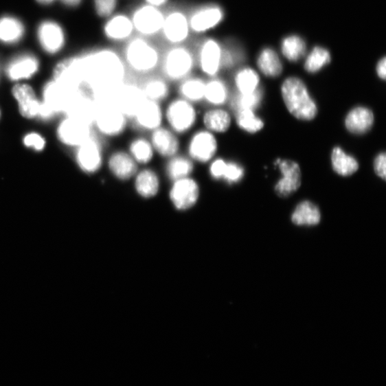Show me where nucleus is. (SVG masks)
<instances>
[{
    "label": "nucleus",
    "instance_id": "obj_1",
    "mask_svg": "<svg viewBox=\"0 0 386 386\" xmlns=\"http://www.w3.org/2000/svg\"><path fill=\"white\" fill-rule=\"evenodd\" d=\"M91 58V75L108 93L111 101L118 87L124 82V64L119 56L111 50L101 51Z\"/></svg>",
    "mask_w": 386,
    "mask_h": 386
},
{
    "label": "nucleus",
    "instance_id": "obj_2",
    "mask_svg": "<svg viewBox=\"0 0 386 386\" xmlns=\"http://www.w3.org/2000/svg\"><path fill=\"white\" fill-rule=\"evenodd\" d=\"M282 91L286 107L294 117L302 120H311L317 116V104L310 97L301 79L294 77L286 79Z\"/></svg>",
    "mask_w": 386,
    "mask_h": 386
},
{
    "label": "nucleus",
    "instance_id": "obj_3",
    "mask_svg": "<svg viewBox=\"0 0 386 386\" xmlns=\"http://www.w3.org/2000/svg\"><path fill=\"white\" fill-rule=\"evenodd\" d=\"M164 117L170 129L180 135L190 131L196 126L198 113L194 104L179 97L168 104Z\"/></svg>",
    "mask_w": 386,
    "mask_h": 386
},
{
    "label": "nucleus",
    "instance_id": "obj_4",
    "mask_svg": "<svg viewBox=\"0 0 386 386\" xmlns=\"http://www.w3.org/2000/svg\"><path fill=\"white\" fill-rule=\"evenodd\" d=\"M126 58L135 71L141 73L152 71L159 62V52L143 39H135L128 44Z\"/></svg>",
    "mask_w": 386,
    "mask_h": 386
},
{
    "label": "nucleus",
    "instance_id": "obj_5",
    "mask_svg": "<svg viewBox=\"0 0 386 386\" xmlns=\"http://www.w3.org/2000/svg\"><path fill=\"white\" fill-rule=\"evenodd\" d=\"M218 151V141L214 133L202 129L193 134L188 146V157L193 162L209 163Z\"/></svg>",
    "mask_w": 386,
    "mask_h": 386
},
{
    "label": "nucleus",
    "instance_id": "obj_6",
    "mask_svg": "<svg viewBox=\"0 0 386 386\" xmlns=\"http://www.w3.org/2000/svg\"><path fill=\"white\" fill-rule=\"evenodd\" d=\"M194 60L186 48L177 47L170 49L163 61V72L172 81H182L192 72Z\"/></svg>",
    "mask_w": 386,
    "mask_h": 386
},
{
    "label": "nucleus",
    "instance_id": "obj_7",
    "mask_svg": "<svg viewBox=\"0 0 386 386\" xmlns=\"http://www.w3.org/2000/svg\"><path fill=\"white\" fill-rule=\"evenodd\" d=\"M201 188L192 177L172 182L169 198L173 206L181 212L195 206L199 200Z\"/></svg>",
    "mask_w": 386,
    "mask_h": 386
},
{
    "label": "nucleus",
    "instance_id": "obj_8",
    "mask_svg": "<svg viewBox=\"0 0 386 386\" xmlns=\"http://www.w3.org/2000/svg\"><path fill=\"white\" fill-rule=\"evenodd\" d=\"M147 100L141 87L122 83L113 95L112 102L129 119H133Z\"/></svg>",
    "mask_w": 386,
    "mask_h": 386
},
{
    "label": "nucleus",
    "instance_id": "obj_9",
    "mask_svg": "<svg viewBox=\"0 0 386 386\" xmlns=\"http://www.w3.org/2000/svg\"><path fill=\"white\" fill-rule=\"evenodd\" d=\"M128 118L111 102H105L97 115V124L104 135L116 137L124 133Z\"/></svg>",
    "mask_w": 386,
    "mask_h": 386
},
{
    "label": "nucleus",
    "instance_id": "obj_10",
    "mask_svg": "<svg viewBox=\"0 0 386 386\" xmlns=\"http://www.w3.org/2000/svg\"><path fill=\"white\" fill-rule=\"evenodd\" d=\"M165 16L159 8L147 5L139 8L133 16L134 29L145 35H152L162 30Z\"/></svg>",
    "mask_w": 386,
    "mask_h": 386
},
{
    "label": "nucleus",
    "instance_id": "obj_11",
    "mask_svg": "<svg viewBox=\"0 0 386 386\" xmlns=\"http://www.w3.org/2000/svg\"><path fill=\"white\" fill-rule=\"evenodd\" d=\"M224 16V11L220 5H205L192 14L189 20L190 29L197 33L205 32L220 25Z\"/></svg>",
    "mask_w": 386,
    "mask_h": 386
},
{
    "label": "nucleus",
    "instance_id": "obj_12",
    "mask_svg": "<svg viewBox=\"0 0 386 386\" xmlns=\"http://www.w3.org/2000/svg\"><path fill=\"white\" fill-rule=\"evenodd\" d=\"M283 174V179H280L275 187L277 195L282 198H286L296 192L302 185V172L296 163L292 161L277 160Z\"/></svg>",
    "mask_w": 386,
    "mask_h": 386
},
{
    "label": "nucleus",
    "instance_id": "obj_13",
    "mask_svg": "<svg viewBox=\"0 0 386 386\" xmlns=\"http://www.w3.org/2000/svg\"><path fill=\"white\" fill-rule=\"evenodd\" d=\"M223 49L216 40L208 39L201 45L199 54V65L203 73L214 77L222 65Z\"/></svg>",
    "mask_w": 386,
    "mask_h": 386
},
{
    "label": "nucleus",
    "instance_id": "obj_14",
    "mask_svg": "<svg viewBox=\"0 0 386 386\" xmlns=\"http://www.w3.org/2000/svg\"><path fill=\"white\" fill-rule=\"evenodd\" d=\"M151 133L150 140L155 153L168 159L179 155L180 141L177 134L162 126Z\"/></svg>",
    "mask_w": 386,
    "mask_h": 386
},
{
    "label": "nucleus",
    "instance_id": "obj_15",
    "mask_svg": "<svg viewBox=\"0 0 386 386\" xmlns=\"http://www.w3.org/2000/svg\"><path fill=\"white\" fill-rule=\"evenodd\" d=\"M109 168L113 177L122 182L133 179L139 170L138 164L128 152L124 150H117L111 155Z\"/></svg>",
    "mask_w": 386,
    "mask_h": 386
},
{
    "label": "nucleus",
    "instance_id": "obj_16",
    "mask_svg": "<svg viewBox=\"0 0 386 386\" xmlns=\"http://www.w3.org/2000/svg\"><path fill=\"white\" fill-rule=\"evenodd\" d=\"M133 119L140 129L152 132L162 126L164 111L159 102L147 100Z\"/></svg>",
    "mask_w": 386,
    "mask_h": 386
},
{
    "label": "nucleus",
    "instance_id": "obj_17",
    "mask_svg": "<svg viewBox=\"0 0 386 386\" xmlns=\"http://www.w3.org/2000/svg\"><path fill=\"white\" fill-rule=\"evenodd\" d=\"M12 94L19 102L21 115L27 119L36 117L40 111V102L32 87L27 84L13 86Z\"/></svg>",
    "mask_w": 386,
    "mask_h": 386
},
{
    "label": "nucleus",
    "instance_id": "obj_18",
    "mask_svg": "<svg viewBox=\"0 0 386 386\" xmlns=\"http://www.w3.org/2000/svg\"><path fill=\"white\" fill-rule=\"evenodd\" d=\"M162 30L169 42L180 43L188 36L189 21L182 12H173L165 17Z\"/></svg>",
    "mask_w": 386,
    "mask_h": 386
},
{
    "label": "nucleus",
    "instance_id": "obj_19",
    "mask_svg": "<svg viewBox=\"0 0 386 386\" xmlns=\"http://www.w3.org/2000/svg\"><path fill=\"white\" fill-rule=\"evenodd\" d=\"M133 179L135 190L143 198H152L157 196L160 190V177L153 169L139 170Z\"/></svg>",
    "mask_w": 386,
    "mask_h": 386
},
{
    "label": "nucleus",
    "instance_id": "obj_20",
    "mask_svg": "<svg viewBox=\"0 0 386 386\" xmlns=\"http://www.w3.org/2000/svg\"><path fill=\"white\" fill-rule=\"evenodd\" d=\"M374 122L373 112L363 107L350 111L345 119V126L348 131L356 135H363L370 131Z\"/></svg>",
    "mask_w": 386,
    "mask_h": 386
},
{
    "label": "nucleus",
    "instance_id": "obj_21",
    "mask_svg": "<svg viewBox=\"0 0 386 386\" xmlns=\"http://www.w3.org/2000/svg\"><path fill=\"white\" fill-rule=\"evenodd\" d=\"M78 161L81 168L89 172H94L101 167L102 153L97 142L87 139L82 144L78 152Z\"/></svg>",
    "mask_w": 386,
    "mask_h": 386
},
{
    "label": "nucleus",
    "instance_id": "obj_22",
    "mask_svg": "<svg viewBox=\"0 0 386 386\" xmlns=\"http://www.w3.org/2000/svg\"><path fill=\"white\" fill-rule=\"evenodd\" d=\"M291 220L297 226L313 227L317 225L321 220V214L319 207L310 201H305L298 204L292 216Z\"/></svg>",
    "mask_w": 386,
    "mask_h": 386
},
{
    "label": "nucleus",
    "instance_id": "obj_23",
    "mask_svg": "<svg viewBox=\"0 0 386 386\" xmlns=\"http://www.w3.org/2000/svg\"><path fill=\"white\" fill-rule=\"evenodd\" d=\"M134 30L132 20L125 14H117L104 26V33L113 41H120L128 38Z\"/></svg>",
    "mask_w": 386,
    "mask_h": 386
},
{
    "label": "nucleus",
    "instance_id": "obj_24",
    "mask_svg": "<svg viewBox=\"0 0 386 386\" xmlns=\"http://www.w3.org/2000/svg\"><path fill=\"white\" fill-rule=\"evenodd\" d=\"M194 162L189 157L175 155L169 159L166 165L167 177L172 182L192 177Z\"/></svg>",
    "mask_w": 386,
    "mask_h": 386
},
{
    "label": "nucleus",
    "instance_id": "obj_25",
    "mask_svg": "<svg viewBox=\"0 0 386 386\" xmlns=\"http://www.w3.org/2000/svg\"><path fill=\"white\" fill-rule=\"evenodd\" d=\"M205 129L216 133H223L230 128L231 117L229 113L220 109L206 111L203 117Z\"/></svg>",
    "mask_w": 386,
    "mask_h": 386
},
{
    "label": "nucleus",
    "instance_id": "obj_26",
    "mask_svg": "<svg viewBox=\"0 0 386 386\" xmlns=\"http://www.w3.org/2000/svg\"><path fill=\"white\" fill-rule=\"evenodd\" d=\"M39 36L43 47L49 52H56L63 44V31L55 23H43L39 30Z\"/></svg>",
    "mask_w": 386,
    "mask_h": 386
},
{
    "label": "nucleus",
    "instance_id": "obj_27",
    "mask_svg": "<svg viewBox=\"0 0 386 386\" xmlns=\"http://www.w3.org/2000/svg\"><path fill=\"white\" fill-rule=\"evenodd\" d=\"M128 152L138 166L150 163L155 154L150 140L143 137L133 139L130 143Z\"/></svg>",
    "mask_w": 386,
    "mask_h": 386
},
{
    "label": "nucleus",
    "instance_id": "obj_28",
    "mask_svg": "<svg viewBox=\"0 0 386 386\" xmlns=\"http://www.w3.org/2000/svg\"><path fill=\"white\" fill-rule=\"evenodd\" d=\"M257 63L262 73L266 76L275 78L282 73V63L271 48L267 47L260 52Z\"/></svg>",
    "mask_w": 386,
    "mask_h": 386
},
{
    "label": "nucleus",
    "instance_id": "obj_29",
    "mask_svg": "<svg viewBox=\"0 0 386 386\" xmlns=\"http://www.w3.org/2000/svg\"><path fill=\"white\" fill-rule=\"evenodd\" d=\"M206 82L200 78H187L179 87L180 97L195 104L204 100Z\"/></svg>",
    "mask_w": 386,
    "mask_h": 386
},
{
    "label": "nucleus",
    "instance_id": "obj_30",
    "mask_svg": "<svg viewBox=\"0 0 386 386\" xmlns=\"http://www.w3.org/2000/svg\"><path fill=\"white\" fill-rule=\"evenodd\" d=\"M331 161L333 170L342 177L353 174L359 167L354 157L347 155L339 147L332 150Z\"/></svg>",
    "mask_w": 386,
    "mask_h": 386
},
{
    "label": "nucleus",
    "instance_id": "obj_31",
    "mask_svg": "<svg viewBox=\"0 0 386 386\" xmlns=\"http://www.w3.org/2000/svg\"><path fill=\"white\" fill-rule=\"evenodd\" d=\"M227 98V87L223 81L214 78L206 82L204 100L208 104L219 107L225 103Z\"/></svg>",
    "mask_w": 386,
    "mask_h": 386
},
{
    "label": "nucleus",
    "instance_id": "obj_32",
    "mask_svg": "<svg viewBox=\"0 0 386 386\" xmlns=\"http://www.w3.org/2000/svg\"><path fill=\"white\" fill-rule=\"evenodd\" d=\"M282 51L288 60L296 62L305 56L306 44L305 41L298 35H289L282 41Z\"/></svg>",
    "mask_w": 386,
    "mask_h": 386
},
{
    "label": "nucleus",
    "instance_id": "obj_33",
    "mask_svg": "<svg viewBox=\"0 0 386 386\" xmlns=\"http://www.w3.org/2000/svg\"><path fill=\"white\" fill-rule=\"evenodd\" d=\"M89 135V130L78 122H65L61 128L60 137L72 145L83 144Z\"/></svg>",
    "mask_w": 386,
    "mask_h": 386
},
{
    "label": "nucleus",
    "instance_id": "obj_34",
    "mask_svg": "<svg viewBox=\"0 0 386 386\" xmlns=\"http://www.w3.org/2000/svg\"><path fill=\"white\" fill-rule=\"evenodd\" d=\"M141 89L148 100L159 102L166 100L170 93L168 83L161 78H152L146 81Z\"/></svg>",
    "mask_w": 386,
    "mask_h": 386
},
{
    "label": "nucleus",
    "instance_id": "obj_35",
    "mask_svg": "<svg viewBox=\"0 0 386 386\" xmlns=\"http://www.w3.org/2000/svg\"><path fill=\"white\" fill-rule=\"evenodd\" d=\"M235 82L239 93L247 94L251 93L258 89L260 78L255 70L247 67L239 70Z\"/></svg>",
    "mask_w": 386,
    "mask_h": 386
},
{
    "label": "nucleus",
    "instance_id": "obj_36",
    "mask_svg": "<svg viewBox=\"0 0 386 386\" xmlns=\"http://www.w3.org/2000/svg\"><path fill=\"white\" fill-rule=\"evenodd\" d=\"M331 60L330 52L323 47H315L310 52L305 63L307 72L315 73L329 64Z\"/></svg>",
    "mask_w": 386,
    "mask_h": 386
},
{
    "label": "nucleus",
    "instance_id": "obj_37",
    "mask_svg": "<svg viewBox=\"0 0 386 386\" xmlns=\"http://www.w3.org/2000/svg\"><path fill=\"white\" fill-rule=\"evenodd\" d=\"M262 98V91L258 89L251 93H238L233 100V107L236 112L242 110L254 111L258 107Z\"/></svg>",
    "mask_w": 386,
    "mask_h": 386
},
{
    "label": "nucleus",
    "instance_id": "obj_38",
    "mask_svg": "<svg viewBox=\"0 0 386 386\" xmlns=\"http://www.w3.org/2000/svg\"><path fill=\"white\" fill-rule=\"evenodd\" d=\"M23 32V27L19 21L8 17L0 20V40L14 42L21 38Z\"/></svg>",
    "mask_w": 386,
    "mask_h": 386
},
{
    "label": "nucleus",
    "instance_id": "obj_39",
    "mask_svg": "<svg viewBox=\"0 0 386 386\" xmlns=\"http://www.w3.org/2000/svg\"><path fill=\"white\" fill-rule=\"evenodd\" d=\"M236 122L238 126L243 130L254 133L263 128L262 121L257 117L253 111L242 110L237 112Z\"/></svg>",
    "mask_w": 386,
    "mask_h": 386
},
{
    "label": "nucleus",
    "instance_id": "obj_40",
    "mask_svg": "<svg viewBox=\"0 0 386 386\" xmlns=\"http://www.w3.org/2000/svg\"><path fill=\"white\" fill-rule=\"evenodd\" d=\"M38 68L36 61L32 58H25L14 64L10 70V76L13 79L27 78L35 71Z\"/></svg>",
    "mask_w": 386,
    "mask_h": 386
},
{
    "label": "nucleus",
    "instance_id": "obj_41",
    "mask_svg": "<svg viewBox=\"0 0 386 386\" xmlns=\"http://www.w3.org/2000/svg\"><path fill=\"white\" fill-rule=\"evenodd\" d=\"M243 175L244 170L240 166L226 162L222 180L230 184L237 183L243 178Z\"/></svg>",
    "mask_w": 386,
    "mask_h": 386
},
{
    "label": "nucleus",
    "instance_id": "obj_42",
    "mask_svg": "<svg viewBox=\"0 0 386 386\" xmlns=\"http://www.w3.org/2000/svg\"><path fill=\"white\" fill-rule=\"evenodd\" d=\"M96 12L102 17L113 14L117 5V0H95Z\"/></svg>",
    "mask_w": 386,
    "mask_h": 386
},
{
    "label": "nucleus",
    "instance_id": "obj_43",
    "mask_svg": "<svg viewBox=\"0 0 386 386\" xmlns=\"http://www.w3.org/2000/svg\"><path fill=\"white\" fill-rule=\"evenodd\" d=\"M24 142L25 146L32 147L38 150H43L45 145V139L36 133H32L27 135Z\"/></svg>",
    "mask_w": 386,
    "mask_h": 386
},
{
    "label": "nucleus",
    "instance_id": "obj_44",
    "mask_svg": "<svg viewBox=\"0 0 386 386\" xmlns=\"http://www.w3.org/2000/svg\"><path fill=\"white\" fill-rule=\"evenodd\" d=\"M386 155L385 153L379 154L374 162V170L376 173L382 179L385 180L386 170H385Z\"/></svg>",
    "mask_w": 386,
    "mask_h": 386
},
{
    "label": "nucleus",
    "instance_id": "obj_45",
    "mask_svg": "<svg viewBox=\"0 0 386 386\" xmlns=\"http://www.w3.org/2000/svg\"><path fill=\"white\" fill-rule=\"evenodd\" d=\"M74 60V59H67L60 62L54 69V79L59 80L66 70L73 64Z\"/></svg>",
    "mask_w": 386,
    "mask_h": 386
},
{
    "label": "nucleus",
    "instance_id": "obj_46",
    "mask_svg": "<svg viewBox=\"0 0 386 386\" xmlns=\"http://www.w3.org/2000/svg\"><path fill=\"white\" fill-rule=\"evenodd\" d=\"M377 74L383 80L386 77V61L385 58H383L378 63L376 67Z\"/></svg>",
    "mask_w": 386,
    "mask_h": 386
},
{
    "label": "nucleus",
    "instance_id": "obj_47",
    "mask_svg": "<svg viewBox=\"0 0 386 386\" xmlns=\"http://www.w3.org/2000/svg\"><path fill=\"white\" fill-rule=\"evenodd\" d=\"M148 5L159 8L161 6L166 5L168 0H146Z\"/></svg>",
    "mask_w": 386,
    "mask_h": 386
},
{
    "label": "nucleus",
    "instance_id": "obj_48",
    "mask_svg": "<svg viewBox=\"0 0 386 386\" xmlns=\"http://www.w3.org/2000/svg\"><path fill=\"white\" fill-rule=\"evenodd\" d=\"M63 1L69 5L76 6L81 2V0H63Z\"/></svg>",
    "mask_w": 386,
    "mask_h": 386
},
{
    "label": "nucleus",
    "instance_id": "obj_49",
    "mask_svg": "<svg viewBox=\"0 0 386 386\" xmlns=\"http://www.w3.org/2000/svg\"><path fill=\"white\" fill-rule=\"evenodd\" d=\"M37 1L41 4H49L54 2V0H37Z\"/></svg>",
    "mask_w": 386,
    "mask_h": 386
},
{
    "label": "nucleus",
    "instance_id": "obj_50",
    "mask_svg": "<svg viewBox=\"0 0 386 386\" xmlns=\"http://www.w3.org/2000/svg\"><path fill=\"white\" fill-rule=\"evenodd\" d=\"M1 116H2V113L1 111H0V118H1Z\"/></svg>",
    "mask_w": 386,
    "mask_h": 386
}]
</instances>
